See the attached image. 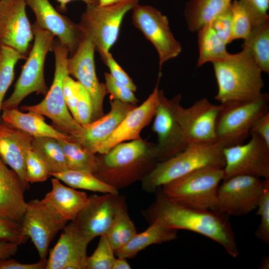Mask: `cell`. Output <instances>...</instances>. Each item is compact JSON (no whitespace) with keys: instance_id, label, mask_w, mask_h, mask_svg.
Listing matches in <instances>:
<instances>
[{"instance_id":"obj_49","label":"cell","mask_w":269,"mask_h":269,"mask_svg":"<svg viewBox=\"0 0 269 269\" xmlns=\"http://www.w3.org/2000/svg\"><path fill=\"white\" fill-rule=\"evenodd\" d=\"M19 245L14 242L0 240V260L10 258L14 255Z\"/></svg>"},{"instance_id":"obj_52","label":"cell","mask_w":269,"mask_h":269,"mask_svg":"<svg viewBox=\"0 0 269 269\" xmlns=\"http://www.w3.org/2000/svg\"><path fill=\"white\" fill-rule=\"evenodd\" d=\"M13 130L14 129L12 128L9 127L6 125H4V126L0 129V139L3 137L10 134Z\"/></svg>"},{"instance_id":"obj_35","label":"cell","mask_w":269,"mask_h":269,"mask_svg":"<svg viewBox=\"0 0 269 269\" xmlns=\"http://www.w3.org/2000/svg\"><path fill=\"white\" fill-rule=\"evenodd\" d=\"M26 58L11 47L0 46V124L1 106L4 97L14 79L15 65L19 60Z\"/></svg>"},{"instance_id":"obj_6","label":"cell","mask_w":269,"mask_h":269,"mask_svg":"<svg viewBox=\"0 0 269 269\" xmlns=\"http://www.w3.org/2000/svg\"><path fill=\"white\" fill-rule=\"evenodd\" d=\"M52 51L55 59V71L50 89L44 99L39 103L23 106L21 109L47 117L52 121L55 129L71 137H75L80 133L82 126L70 113L63 91V81L68 75L67 63L69 52L57 39H54Z\"/></svg>"},{"instance_id":"obj_41","label":"cell","mask_w":269,"mask_h":269,"mask_svg":"<svg viewBox=\"0 0 269 269\" xmlns=\"http://www.w3.org/2000/svg\"><path fill=\"white\" fill-rule=\"evenodd\" d=\"M250 18L252 27L269 20V0H239Z\"/></svg>"},{"instance_id":"obj_42","label":"cell","mask_w":269,"mask_h":269,"mask_svg":"<svg viewBox=\"0 0 269 269\" xmlns=\"http://www.w3.org/2000/svg\"><path fill=\"white\" fill-rule=\"evenodd\" d=\"M93 102L87 91L80 84L79 94L76 106V121L85 126L92 121Z\"/></svg>"},{"instance_id":"obj_46","label":"cell","mask_w":269,"mask_h":269,"mask_svg":"<svg viewBox=\"0 0 269 269\" xmlns=\"http://www.w3.org/2000/svg\"><path fill=\"white\" fill-rule=\"evenodd\" d=\"M79 89L80 83L77 81L74 80L69 75L65 77L63 84L64 98L69 111L75 120Z\"/></svg>"},{"instance_id":"obj_33","label":"cell","mask_w":269,"mask_h":269,"mask_svg":"<svg viewBox=\"0 0 269 269\" xmlns=\"http://www.w3.org/2000/svg\"><path fill=\"white\" fill-rule=\"evenodd\" d=\"M58 140L62 147L69 169L94 173L98 164L97 155L95 153L76 142Z\"/></svg>"},{"instance_id":"obj_34","label":"cell","mask_w":269,"mask_h":269,"mask_svg":"<svg viewBox=\"0 0 269 269\" xmlns=\"http://www.w3.org/2000/svg\"><path fill=\"white\" fill-rule=\"evenodd\" d=\"M136 233L125 202L117 212L105 235L115 252L128 244Z\"/></svg>"},{"instance_id":"obj_31","label":"cell","mask_w":269,"mask_h":269,"mask_svg":"<svg viewBox=\"0 0 269 269\" xmlns=\"http://www.w3.org/2000/svg\"><path fill=\"white\" fill-rule=\"evenodd\" d=\"M31 147L45 162L50 174L68 169L58 139L49 136L33 137Z\"/></svg>"},{"instance_id":"obj_23","label":"cell","mask_w":269,"mask_h":269,"mask_svg":"<svg viewBox=\"0 0 269 269\" xmlns=\"http://www.w3.org/2000/svg\"><path fill=\"white\" fill-rule=\"evenodd\" d=\"M27 189L18 175L9 169L0 157V218L21 223L26 207Z\"/></svg>"},{"instance_id":"obj_2","label":"cell","mask_w":269,"mask_h":269,"mask_svg":"<svg viewBox=\"0 0 269 269\" xmlns=\"http://www.w3.org/2000/svg\"><path fill=\"white\" fill-rule=\"evenodd\" d=\"M97 155L94 175L118 191L141 181L158 162L156 143L141 138L120 143Z\"/></svg>"},{"instance_id":"obj_43","label":"cell","mask_w":269,"mask_h":269,"mask_svg":"<svg viewBox=\"0 0 269 269\" xmlns=\"http://www.w3.org/2000/svg\"><path fill=\"white\" fill-rule=\"evenodd\" d=\"M110 70V74L116 81L126 85L132 91L135 92L137 87L134 81L123 70L114 58L112 54L109 52L100 55Z\"/></svg>"},{"instance_id":"obj_39","label":"cell","mask_w":269,"mask_h":269,"mask_svg":"<svg viewBox=\"0 0 269 269\" xmlns=\"http://www.w3.org/2000/svg\"><path fill=\"white\" fill-rule=\"evenodd\" d=\"M256 215H260L261 222L255 232L257 238L262 242L269 243V179L259 202Z\"/></svg>"},{"instance_id":"obj_29","label":"cell","mask_w":269,"mask_h":269,"mask_svg":"<svg viewBox=\"0 0 269 269\" xmlns=\"http://www.w3.org/2000/svg\"><path fill=\"white\" fill-rule=\"evenodd\" d=\"M199 56L197 66L208 62L223 60L229 55L227 45L219 37L211 23L202 27L198 31Z\"/></svg>"},{"instance_id":"obj_45","label":"cell","mask_w":269,"mask_h":269,"mask_svg":"<svg viewBox=\"0 0 269 269\" xmlns=\"http://www.w3.org/2000/svg\"><path fill=\"white\" fill-rule=\"evenodd\" d=\"M28 239L25 236L20 224L0 218V240L17 243L19 245Z\"/></svg>"},{"instance_id":"obj_38","label":"cell","mask_w":269,"mask_h":269,"mask_svg":"<svg viewBox=\"0 0 269 269\" xmlns=\"http://www.w3.org/2000/svg\"><path fill=\"white\" fill-rule=\"evenodd\" d=\"M50 176L48 167L43 159L31 148L26 158L25 179L28 183L41 182Z\"/></svg>"},{"instance_id":"obj_50","label":"cell","mask_w":269,"mask_h":269,"mask_svg":"<svg viewBox=\"0 0 269 269\" xmlns=\"http://www.w3.org/2000/svg\"><path fill=\"white\" fill-rule=\"evenodd\" d=\"M59 3V8L61 11H66L67 4L74 0H80L86 3V5L98 4V0H56Z\"/></svg>"},{"instance_id":"obj_15","label":"cell","mask_w":269,"mask_h":269,"mask_svg":"<svg viewBox=\"0 0 269 269\" xmlns=\"http://www.w3.org/2000/svg\"><path fill=\"white\" fill-rule=\"evenodd\" d=\"M95 51L92 41L85 37L76 51L68 58L67 63L68 75L75 78L91 97L93 107L91 122L104 115L103 104L107 94L105 83L100 82L96 74Z\"/></svg>"},{"instance_id":"obj_27","label":"cell","mask_w":269,"mask_h":269,"mask_svg":"<svg viewBox=\"0 0 269 269\" xmlns=\"http://www.w3.org/2000/svg\"><path fill=\"white\" fill-rule=\"evenodd\" d=\"M149 227L136 233L125 246L115 252L117 257L133 258L148 246L169 242L177 239L176 230L169 229L157 221L151 223Z\"/></svg>"},{"instance_id":"obj_47","label":"cell","mask_w":269,"mask_h":269,"mask_svg":"<svg viewBox=\"0 0 269 269\" xmlns=\"http://www.w3.org/2000/svg\"><path fill=\"white\" fill-rule=\"evenodd\" d=\"M47 259H40L38 262L32 264L22 263L9 258L1 260L0 269H45Z\"/></svg>"},{"instance_id":"obj_8","label":"cell","mask_w":269,"mask_h":269,"mask_svg":"<svg viewBox=\"0 0 269 269\" xmlns=\"http://www.w3.org/2000/svg\"><path fill=\"white\" fill-rule=\"evenodd\" d=\"M139 0H124L117 3L86 5L79 23L85 37L94 44L100 55L110 51L119 36L125 15Z\"/></svg>"},{"instance_id":"obj_14","label":"cell","mask_w":269,"mask_h":269,"mask_svg":"<svg viewBox=\"0 0 269 269\" xmlns=\"http://www.w3.org/2000/svg\"><path fill=\"white\" fill-rule=\"evenodd\" d=\"M181 99L180 94L168 99L160 90L159 101L152 125V131L157 136L158 162L176 155L188 145L176 117Z\"/></svg>"},{"instance_id":"obj_19","label":"cell","mask_w":269,"mask_h":269,"mask_svg":"<svg viewBox=\"0 0 269 269\" xmlns=\"http://www.w3.org/2000/svg\"><path fill=\"white\" fill-rule=\"evenodd\" d=\"M161 75L160 72L152 92L142 104L127 114L111 134L98 147L96 154H104L120 143L141 138V131L153 119L159 103Z\"/></svg>"},{"instance_id":"obj_36","label":"cell","mask_w":269,"mask_h":269,"mask_svg":"<svg viewBox=\"0 0 269 269\" xmlns=\"http://www.w3.org/2000/svg\"><path fill=\"white\" fill-rule=\"evenodd\" d=\"M98 246L88 257L86 269H112L116 259L115 251L105 235L100 236Z\"/></svg>"},{"instance_id":"obj_55","label":"cell","mask_w":269,"mask_h":269,"mask_svg":"<svg viewBox=\"0 0 269 269\" xmlns=\"http://www.w3.org/2000/svg\"><path fill=\"white\" fill-rule=\"evenodd\" d=\"M3 126L4 125H2V124H0V129L2 128Z\"/></svg>"},{"instance_id":"obj_20","label":"cell","mask_w":269,"mask_h":269,"mask_svg":"<svg viewBox=\"0 0 269 269\" xmlns=\"http://www.w3.org/2000/svg\"><path fill=\"white\" fill-rule=\"evenodd\" d=\"M35 16V22L52 33L72 55L85 38L79 23L60 13L49 0H25Z\"/></svg>"},{"instance_id":"obj_21","label":"cell","mask_w":269,"mask_h":269,"mask_svg":"<svg viewBox=\"0 0 269 269\" xmlns=\"http://www.w3.org/2000/svg\"><path fill=\"white\" fill-rule=\"evenodd\" d=\"M90 242L70 222L50 250L45 269H86Z\"/></svg>"},{"instance_id":"obj_51","label":"cell","mask_w":269,"mask_h":269,"mask_svg":"<svg viewBox=\"0 0 269 269\" xmlns=\"http://www.w3.org/2000/svg\"><path fill=\"white\" fill-rule=\"evenodd\" d=\"M131 266L129 264L126 259L118 257L114 262L112 269H130Z\"/></svg>"},{"instance_id":"obj_30","label":"cell","mask_w":269,"mask_h":269,"mask_svg":"<svg viewBox=\"0 0 269 269\" xmlns=\"http://www.w3.org/2000/svg\"><path fill=\"white\" fill-rule=\"evenodd\" d=\"M243 47L251 53L262 71L269 73V20L252 28Z\"/></svg>"},{"instance_id":"obj_12","label":"cell","mask_w":269,"mask_h":269,"mask_svg":"<svg viewBox=\"0 0 269 269\" xmlns=\"http://www.w3.org/2000/svg\"><path fill=\"white\" fill-rule=\"evenodd\" d=\"M68 222L43 199L27 202L20 225L23 234L30 238L40 259H47L49 245Z\"/></svg>"},{"instance_id":"obj_22","label":"cell","mask_w":269,"mask_h":269,"mask_svg":"<svg viewBox=\"0 0 269 269\" xmlns=\"http://www.w3.org/2000/svg\"><path fill=\"white\" fill-rule=\"evenodd\" d=\"M111 109L101 118L82 126L80 133L71 137L76 142L96 154L98 147L114 132L127 114L136 105L110 99Z\"/></svg>"},{"instance_id":"obj_17","label":"cell","mask_w":269,"mask_h":269,"mask_svg":"<svg viewBox=\"0 0 269 269\" xmlns=\"http://www.w3.org/2000/svg\"><path fill=\"white\" fill-rule=\"evenodd\" d=\"M125 202L124 197L119 193L92 195L88 197L86 204L76 218L70 222L91 241L106 234L117 212Z\"/></svg>"},{"instance_id":"obj_28","label":"cell","mask_w":269,"mask_h":269,"mask_svg":"<svg viewBox=\"0 0 269 269\" xmlns=\"http://www.w3.org/2000/svg\"><path fill=\"white\" fill-rule=\"evenodd\" d=\"M232 0H189L184 11L188 30L197 32L225 10Z\"/></svg>"},{"instance_id":"obj_18","label":"cell","mask_w":269,"mask_h":269,"mask_svg":"<svg viewBox=\"0 0 269 269\" xmlns=\"http://www.w3.org/2000/svg\"><path fill=\"white\" fill-rule=\"evenodd\" d=\"M25 0H0V46L13 48L26 56L33 39Z\"/></svg>"},{"instance_id":"obj_10","label":"cell","mask_w":269,"mask_h":269,"mask_svg":"<svg viewBox=\"0 0 269 269\" xmlns=\"http://www.w3.org/2000/svg\"><path fill=\"white\" fill-rule=\"evenodd\" d=\"M132 21L155 48L159 70L167 61L177 57L181 44L172 33L166 16L156 8L138 4L133 9Z\"/></svg>"},{"instance_id":"obj_11","label":"cell","mask_w":269,"mask_h":269,"mask_svg":"<svg viewBox=\"0 0 269 269\" xmlns=\"http://www.w3.org/2000/svg\"><path fill=\"white\" fill-rule=\"evenodd\" d=\"M268 179L239 175L223 180L218 188L217 210L239 216L257 209Z\"/></svg>"},{"instance_id":"obj_53","label":"cell","mask_w":269,"mask_h":269,"mask_svg":"<svg viewBox=\"0 0 269 269\" xmlns=\"http://www.w3.org/2000/svg\"><path fill=\"white\" fill-rule=\"evenodd\" d=\"M124 0H98V4L100 5H108L118 3Z\"/></svg>"},{"instance_id":"obj_24","label":"cell","mask_w":269,"mask_h":269,"mask_svg":"<svg viewBox=\"0 0 269 269\" xmlns=\"http://www.w3.org/2000/svg\"><path fill=\"white\" fill-rule=\"evenodd\" d=\"M2 111L1 121L9 127L24 132L33 137L49 136L72 141L70 135L46 124L42 115L31 111L23 113L17 108Z\"/></svg>"},{"instance_id":"obj_5","label":"cell","mask_w":269,"mask_h":269,"mask_svg":"<svg viewBox=\"0 0 269 269\" xmlns=\"http://www.w3.org/2000/svg\"><path fill=\"white\" fill-rule=\"evenodd\" d=\"M223 178V168L207 167L180 177L159 188L167 197L182 206L217 210L218 188Z\"/></svg>"},{"instance_id":"obj_3","label":"cell","mask_w":269,"mask_h":269,"mask_svg":"<svg viewBox=\"0 0 269 269\" xmlns=\"http://www.w3.org/2000/svg\"><path fill=\"white\" fill-rule=\"evenodd\" d=\"M212 64L218 86L215 99L220 104L252 100L262 94V71L247 48Z\"/></svg>"},{"instance_id":"obj_26","label":"cell","mask_w":269,"mask_h":269,"mask_svg":"<svg viewBox=\"0 0 269 269\" xmlns=\"http://www.w3.org/2000/svg\"><path fill=\"white\" fill-rule=\"evenodd\" d=\"M33 136L22 131L14 129L9 135L0 139V157L20 177L27 189L25 179L26 158L31 148Z\"/></svg>"},{"instance_id":"obj_32","label":"cell","mask_w":269,"mask_h":269,"mask_svg":"<svg viewBox=\"0 0 269 269\" xmlns=\"http://www.w3.org/2000/svg\"><path fill=\"white\" fill-rule=\"evenodd\" d=\"M50 176L56 178L74 189H81L102 193L118 194L119 191L98 178L92 173L71 169L50 173Z\"/></svg>"},{"instance_id":"obj_37","label":"cell","mask_w":269,"mask_h":269,"mask_svg":"<svg viewBox=\"0 0 269 269\" xmlns=\"http://www.w3.org/2000/svg\"><path fill=\"white\" fill-rule=\"evenodd\" d=\"M232 35L231 41L245 39L249 35L252 26L249 15L239 0L231 3Z\"/></svg>"},{"instance_id":"obj_40","label":"cell","mask_w":269,"mask_h":269,"mask_svg":"<svg viewBox=\"0 0 269 269\" xmlns=\"http://www.w3.org/2000/svg\"><path fill=\"white\" fill-rule=\"evenodd\" d=\"M105 87L110 99L136 105L138 100L134 92L126 85L115 80L108 73H105Z\"/></svg>"},{"instance_id":"obj_16","label":"cell","mask_w":269,"mask_h":269,"mask_svg":"<svg viewBox=\"0 0 269 269\" xmlns=\"http://www.w3.org/2000/svg\"><path fill=\"white\" fill-rule=\"evenodd\" d=\"M220 107L206 98L187 108L178 105L176 117L188 145L210 144L218 141L216 124Z\"/></svg>"},{"instance_id":"obj_13","label":"cell","mask_w":269,"mask_h":269,"mask_svg":"<svg viewBox=\"0 0 269 269\" xmlns=\"http://www.w3.org/2000/svg\"><path fill=\"white\" fill-rule=\"evenodd\" d=\"M250 134L247 143L224 148L223 180L239 175L269 179V146L258 135Z\"/></svg>"},{"instance_id":"obj_54","label":"cell","mask_w":269,"mask_h":269,"mask_svg":"<svg viewBox=\"0 0 269 269\" xmlns=\"http://www.w3.org/2000/svg\"><path fill=\"white\" fill-rule=\"evenodd\" d=\"M260 267L263 269H269V258L268 256H265L262 259Z\"/></svg>"},{"instance_id":"obj_48","label":"cell","mask_w":269,"mask_h":269,"mask_svg":"<svg viewBox=\"0 0 269 269\" xmlns=\"http://www.w3.org/2000/svg\"><path fill=\"white\" fill-rule=\"evenodd\" d=\"M250 133H254L261 137L269 146V112L259 117L254 123Z\"/></svg>"},{"instance_id":"obj_4","label":"cell","mask_w":269,"mask_h":269,"mask_svg":"<svg viewBox=\"0 0 269 269\" xmlns=\"http://www.w3.org/2000/svg\"><path fill=\"white\" fill-rule=\"evenodd\" d=\"M224 144H188L176 155L156 163L141 180L146 192H155L164 184L196 170L207 167L222 168L225 165Z\"/></svg>"},{"instance_id":"obj_9","label":"cell","mask_w":269,"mask_h":269,"mask_svg":"<svg viewBox=\"0 0 269 269\" xmlns=\"http://www.w3.org/2000/svg\"><path fill=\"white\" fill-rule=\"evenodd\" d=\"M269 94L263 93L254 100L220 104L216 124L218 141L225 147L243 143L255 121L269 112Z\"/></svg>"},{"instance_id":"obj_1","label":"cell","mask_w":269,"mask_h":269,"mask_svg":"<svg viewBox=\"0 0 269 269\" xmlns=\"http://www.w3.org/2000/svg\"><path fill=\"white\" fill-rule=\"evenodd\" d=\"M156 191L154 201L142 211L149 224L157 221L169 229L197 233L220 244L231 257L236 258L239 256L228 215L217 210L182 206L167 197L159 188Z\"/></svg>"},{"instance_id":"obj_44","label":"cell","mask_w":269,"mask_h":269,"mask_svg":"<svg viewBox=\"0 0 269 269\" xmlns=\"http://www.w3.org/2000/svg\"><path fill=\"white\" fill-rule=\"evenodd\" d=\"M210 23L219 37L226 44L232 42L231 4L225 10L217 16Z\"/></svg>"},{"instance_id":"obj_7","label":"cell","mask_w":269,"mask_h":269,"mask_svg":"<svg viewBox=\"0 0 269 269\" xmlns=\"http://www.w3.org/2000/svg\"><path fill=\"white\" fill-rule=\"evenodd\" d=\"M34 42L10 96L3 101L1 110L17 109L28 95L36 93L45 96L49 89L46 84L44 67L48 53L52 51L55 36L34 22L32 25Z\"/></svg>"},{"instance_id":"obj_25","label":"cell","mask_w":269,"mask_h":269,"mask_svg":"<svg viewBox=\"0 0 269 269\" xmlns=\"http://www.w3.org/2000/svg\"><path fill=\"white\" fill-rule=\"evenodd\" d=\"M52 189L43 198L67 221L74 220L86 204L88 196L62 184L56 178L51 179Z\"/></svg>"}]
</instances>
